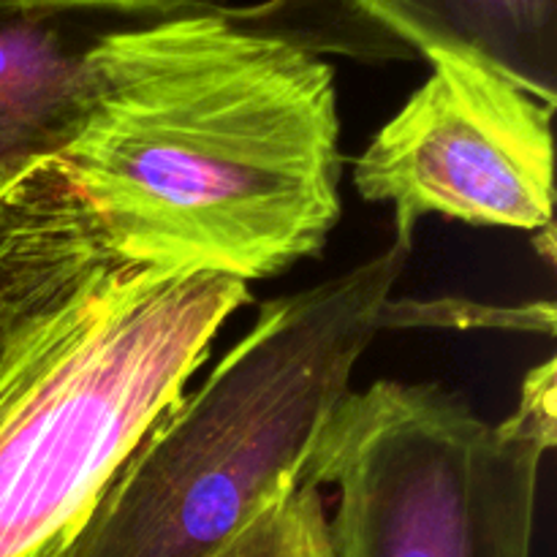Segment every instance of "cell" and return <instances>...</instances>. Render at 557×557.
<instances>
[{"label":"cell","instance_id":"obj_1","mask_svg":"<svg viewBox=\"0 0 557 557\" xmlns=\"http://www.w3.org/2000/svg\"><path fill=\"white\" fill-rule=\"evenodd\" d=\"M58 163L128 259L267 281L341 221L335 71L250 9L141 11L96 47Z\"/></svg>","mask_w":557,"mask_h":557},{"label":"cell","instance_id":"obj_2","mask_svg":"<svg viewBox=\"0 0 557 557\" xmlns=\"http://www.w3.org/2000/svg\"><path fill=\"white\" fill-rule=\"evenodd\" d=\"M248 283L120 253L58 161L0 183V557H63Z\"/></svg>","mask_w":557,"mask_h":557},{"label":"cell","instance_id":"obj_3","mask_svg":"<svg viewBox=\"0 0 557 557\" xmlns=\"http://www.w3.org/2000/svg\"><path fill=\"white\" fill-rule=\"evenodd\" d=\"M411 248L264 302L248 335L147 430L63 557H212L302 482Z\"/></svg>","mask_w":557,"mask_h":557},{"label":"cell","instance_id":"obj_4","mask_svg":"<svg viewBox=\"0 0 557 557\" xmlns=\"http://www.w3.org/2000/svg\"><path fill=\"white\" fill-rule=\"evenodd\" d=\"M555 446V359L487 424L438 384L375 381L315 438L302 482L341 490L337 557H533L542 460Z\"/></svg>","mask_w":557,"mask_h":557},{"label":"cell","instance_id":"obj_5","mask_svg":"<svg viewBox=\"0 0 557 557\" xmlns=\"http://www.w3.org/2000/svg\"><path fill=\"white\" fill-rule=\"evenodd\" d=\"M433 74L354 163L364 201L392 205L395 239L428 215L553 232V114L506 76L457 58Z\"/></svg>","mask_w":557,"mask_h":557},{"label":"cell","instance_id":"obj_6","mask_svg":"<svg viewBox=\"0 0 557 557\" xmlns=\"http://www.w3.org/2000/svg\"><path fill=\"white\" fill-rule=\"evenodd\" d=\"M134 14L0 0V183L63 156L90 103L96 47Z\"/></svg>","mask_w":557,"mask_h":557},{"label":"cell","instance_id":"obj_7","mask_svg":"<svg viewBox=\"0 0 557 557\" xmlns=\"http://www.w3.org/2000/svg\"><path fill=\"white\" fill-rule=\"evenodd\" d=\"M422 58L484 65L557 103V0H346Z\"/></svg>","mask_w":557,"mask_h":557},{"label":"cell","instance_id":"obj_8","mask_svg":"<svg viewBox=\"0 0 557 557\" xmlns=\"http://www.w3.org/2000/svg\"><path fill=\"white\" fill-rule=\"evenodd\" d=\"M212 557H337L321 490L297 482Z\"/></svg>","mask_w":557,"mask_h":557},{"label":"cell","instance_id":"obj_9","mask_svg":"<svg viewBox=\"0 0 557 557\" xmlns=\"http://www.w3.org/2000/svg\"><path fill=\"white\" fill-rule=\"evenodd\" d=\"M52 3L101 5V9H125V11H156V14L223 9V0H52Z\"/></svg>","mask_w":557,"mask_h":557}]
</instances>
